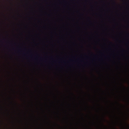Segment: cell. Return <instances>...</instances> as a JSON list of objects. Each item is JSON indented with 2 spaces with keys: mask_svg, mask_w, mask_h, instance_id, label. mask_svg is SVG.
<instances>
[{
  "mask_svg": "<svg viewBox=\"0 0 129 129\" xmlns=\"http://www.w3.org/2000/svg\"><path fill=\"white\" fill-rule=\"evenodd\" d=\"M128 124H129V118H128Z\"/></svg>",
  "mask_w": 129,
  "mask_h": 129,
  "instance_id": "cell-1",
  "label": "cell"
}]
</instances>
